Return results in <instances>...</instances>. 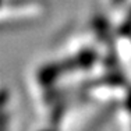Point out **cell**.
Segmentation results:
<instances>
[{
    "instance_id": "cell-1",
    "label": "cell",
    "mask_w": 131,
    "mask_h": 131,
    "mask_svg": "<svg viewBox=\"0 0 131 131\" xmlns=\"http://www.w3.org/2000/svg\"><path fill=\"white\" fill-rule=\"evenodd\" d=\"M114 2H116V3H121L123 0H114Z\"/></svg>"
}]
</instances>
